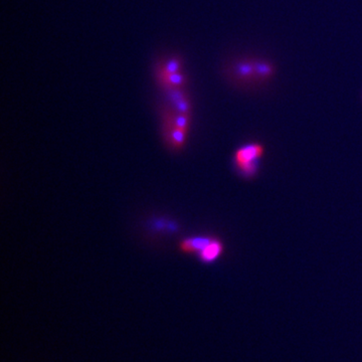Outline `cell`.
I'll use <instances>...</instances> for the list:
<instances>
[{"label": "cell", "instance_id": "cell-3", "mask_svg": "<svg viewBox=\"0 0 362 362\" xmlns=\"http://www.w3.org/2000/svg\"><path fill=\"white\" fill-rule=\"evenodd\" d=\"M225 252V245L218 238L213 237L211 242L197 254L199 261L204 264H211L218 261Z\"/></svg>", "mask_w": 362, "mask_h": 362}, {"label": "cell", "instance_id": "cell-1", "mask_svg": "<svg viewBox=\"0 0 362 362\" xmlns=\"http://www.w3.org/2000/svg\"><path fill=\"white\" fill-rule=\"evenodd\" d=\"M266 147L261 142H247L240 145L233 154V166L238 175L252 180L258 175Z\"/></svg>", "mask_w": 362, "mask_h": 362}, {"label": "cell", "instance_id": "cell-4", "mask_svg": "<svg viewBox=\"0 0 362 362\" xmlns=\"http://www.w3.org/2000/svg\"><path fill=\"white\" fill-rule=\"evenodd\" d=\"M213 237L199 235V237L187 238L181 240L180 250L185 254H199L204 247L211 242Z\"/></svg>", "mask_w": 362, "mask_h": 362}, {"label": "cell", "instance_id": "cell-2", "mask_svg": "<svg viewBox=\"0 0 362 362\" xmlns=\"http://www.w3.org/2000/svg\"><path fill=\"white\" fill-rule=\"evenodd\" d=\"M238 80L244 82L265 83L273 76V66L271 64L263 61H255V59H243L235 64V70Z\"/></svg>", "mask_w": 362, "mask_h": 362}]
</instances>
